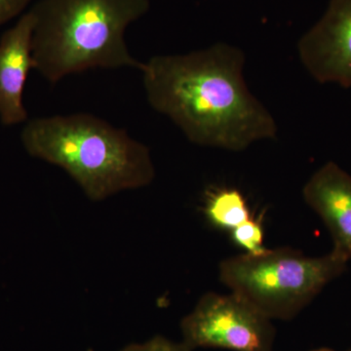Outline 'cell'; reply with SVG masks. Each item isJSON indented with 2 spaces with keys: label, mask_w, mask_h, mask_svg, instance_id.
<instances>
[{
  "label": "cell",
  "mask_w": 351,
  "mask_h": 351,
  "mask_svg": "<svg viewBox=\"0 0 351 351\" xmlns=\"http://www.w3.org/2000/svg\"><path fill=\"white\" fill-rule=\"evenodd\" d=\"M245 55L217 43L186 54L156 55L140 71L147 103L189 142L242 152L274 138L277 125L244 78Z\"/></svg>",
  "instance_id": "obj_1"
},
{
  "label": "cell",
  "mask_w": 351,
  "mask_h": 351,
  "mask_svg": "<svg viewBox=\"0 0 351 351\" xmlns=\"http://www.w3.org/2000/svg\"><path fill=\"white\" fill-rule=\"evenodd\" d=\"M21 142L29 156L63 169L94 202L156 179L149 147L91 113L27 120Z\"/></svg>",
  "instance_id": "obj_2"
},
{
  "label": "cell",
  "mask_w": 351,
  "mask_h": 351,
  "mask_svg": "<svg viewBox=\"0 0 351 351\" xmlns=\"http://www.w3.org/2000/svg\"><path fill=\"white\" fill-rule=\"evenodd\" d=\"M149 7V0H39L29 9L34 69L52 84L89 69L140 71L125 32Z\"/></svg>",
  "instance_id": "obj_3"
},
{
  "label": "cell",
  "mask_w": 351,
  "mask_h": 351,
  "mask_svg": "<svg viewBox=\"0 0 351 351\" xmlns=\"http://www.w3.org/2000/svg\"><path fill=\"white\" fill-rule=\"evenodd\" d=\"M330 252L308 257L295 249H267L261 255L241 254L219 265L221 282L270 320L289 321L322 292L348 267Z\"/></svg>",
  "instance_id": "obj_4"
},
{
  "label": "cell",
  "mask_w": 351,
  "mask_h": 351,
  "mask_svg": "<svg viewBox=\"0 0 351 351\" xmlns=\"http://www.w3.org/2000/svg\"><path fill=\"white\" fill-rule=\"evenodd\" d=\"M182 341L191 350L274 351L272 320L237 295L206 293L180 323Z\"/></svg>",
  "instance_id": "obj_5"
},
{
  "label": "cell",
  "mask_w": 351,
  "mask_h": 351,
  "mask_svg": "<svg viewBox=\"0 0 351 351\" xmlns=\"http://www.w3.org/2000/svg\"><path fill=\"white\" fill-rule=\"evenodd\" d=\"M298 53L316 82L351 88V0H330L322 17L300 39Z\"/></svg>",
  "instance_id": "obj_6"
},
{
  "label": "cell",
  "mask_w": 351,
  "mask_h": 351,
  "mask_svg": "<svg viewBox=\"0 0 351 351\" xmlns=\"http://www.w3.org/2000/svg\"><path fill=\"white\" fill-rule=\"evenodd\" d=\"M34 15L29 10L0 38V121L5 126L29 120L24 92L29 71L34 69Z\"/></svg>",
  "instance_id": "obj_7"
},
{
  "label": "cell",
  "mask_w": 351,
  "mask_h": 351,
  "mask_svg": "<svg viewBox=\"0 0 351 351\" xmlns=\"http://www.w3.org/2000/svg\"><path fill=\"white\" fill-rule=\"evenodd\" d=\"M302 197L324 225L332 239L335 254L351 260V175L338 164L325 163L302 189Z\"/></svg>",
  "instance_id": "obj_8"
},
{
  "label": "cell",
  "mask_w": 351,
  "mask_h": 351,
  "mask_svg": "<svg viewBox=\"0 0 351 351\" xmlns=\"http://www.w3.org/2000/svg\"><path fill=\"white\" fill-rule=\"evenodd\" d=\"M204 213L212 226L230 232L253 217L244 195L239 189L230 188L210 191Z\"/></svg>",
  "instance_id": "obj_9"
},
{
  "label": "cell",
  "mask_w": 351,
  "mask_h": 351,
  "mask_svg": "<svg viewBox=\"0 0 351 351\" xmlns=\"http://www.w3.org/2000/svg\"><path fill=\"white\" fill-rule=\"evenodd\" d=\"M230 232L232 241L240 248L243 249L244 254L247 255H261L267 250V248L263 246L265 230L260 219L252 217Z\"/></svg>",
  "instance_id": "obj_10"
},
{
  "label": "cell",
  "mask_w": 351,
  "mask_h": 351,
  "mask_svg": "<svg viewBox=\"0 0 351 351\" xmlns=\"http://www.w3.org/2000/svg\"><path fill=\"white\" fill-rule=\"evenodd\" d=\"M119 351H195L184 345L182 341H171L166 337L157 336L152 337L149 341L144 343H129L122 348Z\"/></svg>",
  "instance_id": "obj_11"
},
{
  "label": "cell",
  "mask_w": 351,
  "mask_h": 351,
  "mask_svg": "<svg viewBox=\"0 0 351 351\" xmlns=\"http://www.w3.org/2000/svg\"><path fill=\"white\" fill-rule=\"evenodd\" d=\"M32 0H0V25L24 12Z\"/></svg>",
  "instance_id": "obj_12"
},
{
  "label": "cell",
  "mask_w": 351,
  "mask_h": 351,
  "mask_svg": "<svg viewBox=\"0 0 351 351\" xmlns=\"http://www.w3.org/2000/svg\"><path fill=\"white\" fill-rule=\"evenodd\" d=\"M311 351H335V350H331V348H317V350H311ZM348 351H351V350H348Z\"/></svg>",
  "instance_id": "obj_13"
},
{
  "label": "cell",
  "mask_w": 351,
  "mask_h": 351,
  "mask_svg": "<svg viewBox=\"0 0 351 351\" xmlns=\"http://www.w3.org/2000/svg\"><path fill=\"white\" fill-rule=\"evenodd\" d=\"M88 351H95V350H92V348H91V350H88Z\"/></svg>",
  "instance_id": "obj_14"
}]
</instances>
